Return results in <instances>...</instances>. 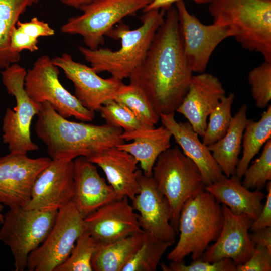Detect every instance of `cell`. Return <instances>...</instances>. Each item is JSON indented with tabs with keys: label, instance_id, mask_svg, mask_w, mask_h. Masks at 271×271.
I'll list each match as a JSON object with an SVG mask.
<instances>
[{
	"label": "cell",
	"instance_id": "24",
	"mask_svg": "<svg viewBox=\"0 0 271 271\" xmlns=\"http://www.w3.org/2000/svg\"><path fill=\"white\" fill-rule=\"evenodd\" d=\"M235 174L227 177L224 174L216 181L205 186L220 204L227 206L235 214H245L253 220L260 213L265 194L260 190L251 191L245 187Z\"/></svg>",
	"mask_w": 271,
	"mask_h": 271
},
{
	"label": "cell",
	"instance_id": "44",
	"mask_svg": "<svg viewBox=\"0 0 271 271\" xmlns=\"http://www.w3.org/2000/svg\"><path fill=\"white\" fill-rule=\"evenodd\" d=\"M4 208V205L0 204V222L2 223L4 219V214L2 213V211Z\"/></svg>",
	"mask_w": 271,
	"mask_h": 271
},
{
	"label": "cell",
	"instance_id": "1",
	"mask_svg": "<svg viewBox=\"0 0 271 271\" xmlns=\"http://www.w3.org/2000/svg\"><path fill=\"white\" fill-rule=\"evenodd\" d=\"M193 72L184 56L177 10L166 11L146 56L129 75L156 112L174 113L186 95Z\"/></svg>",
	"mask_w": 271,
	"mask_h": 271
},
{
	"label": "cell",
	"instance_id": "7",
	"mask_svg": "<svg viewBox=\"0 0 271 271\" xmlns=\"http://www.w3.org/2000/svg\"><path fill=\"white\" fill-rule=\"evenodd\" d=\"M58 211H45L25 207L10 208L4 214L0 241L8 246L15 271L27 267L29 254L45 240L56 220Z\"/></svg>",
	"mask_w": 271,
	"mask_h": 271
},
{
	"label": "cell",
	"instance_id": "25",
	"mask_svg": "<svg viewBox=\"0 0 271 271\" xmlns=\"http://www.w3.org/2000/svg\"><path fill=\"white\" fill-rule=\"evenodd\" d=\"M247 106L242 104L232 116L225 135L208 146L222 172L227 177L235 174L240 153L245 128L250 119L247 117Z\"/></svg>",
	"mask_w": 271,
	"mask_h": 271
},
{
	"label": "cell",
	"instance_id": "20",
	"mask_svg": "<svg viewBox=\"0 0 271 271\" xmlns=\"http://www.w3.org/2000/svg\"><path fill=\"white\" fill-rule=\"evenodd\" d=\"M74 163L72 201L83 218L103 205L121 198L99 174L95 164L84 156Z\"/></svg>",
	"mask_w": 271,
	"mask_h": 271
},
{
	"label": "cell",
	"instance_id": "15",
	"mask_svg": "<svg viewBox=\"0 0 271 271\" xmlns=\"http://www.w3.org/2000/svg\"><path fill=\"white\" fill-rule=\"evenodd\" d=\"M138 193L132 206L138 212L142 230L147 234L165 242L174 243L177 233L170 223V209L167 198L157 189L152 176L139 170Z\"/></svg>",
	"mask_w": 271,
	"mask_h": 271
},
{
	"label": "cell",
	"instance_id": "4",
	"mask_svg": "<svg viewBox=\"0 0 271 271\" xmlns=\"http://www.w3.org/2000/svg\"><path fill=\"white\" fill-rule=\"evenodd\" d=\"M208 10L213 23L228 27L243 49L271 62V0H213Z\"/></svg>",
	"mask_w": 271,
	"mask_h": 271
},
{
	"label": "cell",
	"instance_id": "14",
	"mask_svg": "<svg viewBox=\"0 0 271 271\" xmlns=\"http://www.w3.org/2000/svg\"><path fill=\"white\" fill-rule=\"evenodd\" d=\"M52 62L61 69L66 77L73 84L74 96L86 108L98 111L106 102L114 100L121 87L122 80L111 77H100L91 67L75 61L67 53L52 59Z\"/></svg>",
	"mask_w": 271,
	"mask_h": 271
},
{
	"label": "cell",
	"instance_id": "17",
	"mask_svg": "<svg viewBox=\"0 0 271 271\" xmlns=\"http://www.w3.org/2000/svg\"><path fill=\"white\" fill-rule=\"evenodd\" d=\"M85 230L98 244H108L143 231L129 199L123 197L99 207L84 218Z\"/></svg>",
	"mask_w": 271,
	"mask_h": 271
},
{
	"label": "cell",
	"instance_id": "2",
	"mask_svg": "<svg viewBox=\"0 0 271 271\" xmlns=\"http://www.w3.org/2000/svg\"><path fill=\"white\" fill-rule=\"evenodd\" d=\"M35 130L47 147L52 160H74L88 158L107 148L124 143L123 131L107 124L96 125L70 121L47 103L40 104Z\"/></svg>",
	"mask_w": 271,
	"mask_h": 271
},
{
	"label": "cell",
	"instance_id": "41",
	"mask_svg": "<svg viewBox=\"0 0 271 271\" xmlns=\"http://www.w3.org/2000/svg\"><path fill=\"white\" fill-rule=\"evenodd\" d=\"M250 237L255 246H265L271 251V227L254 231Z\"/></svg>",
	"mask_w": 271,
	"mask_h": 271
},
{
	"label": "cell",
	"instance_id": "33",
	"mask_svg": "<svg viewBox=\"0 0 271 271\" xmlns=\"http://www.w3.org/2000/svg\"><path fill=\"white\" fill-rule=\"evenodd\" d=\"M242 184L246 188L260 190L268 181H271V140L265 144L260 156L250 166L243 175Z\"/></svg>",
	"mask_w": 271,
	"mask_h": 271
},
{
	"label": "cell",
	"instance_id": "5",
	"mask_svg": "<svg viewBox=\"0 0 271 271\" xmlns=\"http://www.w3.org/2000/svg\"><path fill=\"white\" fill-rule=\"evenodd\" d=\"M223 222L222 205L206 190L188 199L179 218V240L167 255L170 261H181L189 254L192 260L201 258L221 232Z\"/></svg>",
	"mask_w": 271,
	"mask_h": 271
},
{
	"label": "cell",
	"instance_id": "12",
	"mask_svg": "<svg viewBox=\"0 0 271 271\" xmlns=\"http://www.w3.org/2000/svg\"><path fill=\"white\" fill-rule=\"evenodd\" d=\"M184 56L193 72H204L218 45L232 37L227 26L202 23L188 11L184 1L175 3Z\"/></svg>",
	"mask_w": 271,
	"mask_h": 271
},
{
	"label": "cell",
	"instance_id": "10",
	"mask_svg": "<svg viewBox=\"0 0 271 271\" xmlns=\"http://www.w3.org/2000/svg\"><path fill=\"white\" fill-rule=\"evenodd\" d=\"M59 68L48 55L39 57L27 71L24 88L35 102L49 103L62 117H73L83 122H91L95 112L85 108L59 81Z\"/></svg>",
	"mask_w": 271,
	"mask_h": 271
},
{
	"label": "cell",
	"instance_id": "32",
	"mask_svg": "<svg viewBox=\"0 0 271 271\" xmlns=\"http://www.w3.org/2000/svg\"><path fill=\"white\" fill-rule=\"evenodd\" d=\"M97 243L86 230L77 239L67 258L55 271H92L91 260Z\"/></svg>",
	"mask_w": 271,
	"mask_h": 271
},
{
	"label": "cell",
	"instance_id": "22",
	"mask_svg": "<svg viewBox=\"0 0 271 271\" xmlns=\"http://www.w3.org/2000/svg\"><path fill=\"white\" fill-rule=\"evenodd\" d=\"M87 158L101 168L109 185L120 197L131 201L138 193L139 163L129 153L115 146Z\"/></svg>",
	"mask_w": 271,
	"mask_h": 271
},
{
	"label": "cell",
	"instance_id": "13",
	"mask_svg": "<svg viewBox=\"0 0 271 271\" xmlns=\"http://www.w3.org/2000/svg\"><path fill=\"white\" fill-rule=\"evenodd\" d=\"M52 159L29 158L27 154L10 152L0 157V204L25 207L33 185Z\"/></svg>",
	"mask_w": 271,
	"mask_h": 271
},
{
	"label": "cell",
	"instance_id": "43",
	"mask_svg": "<svg viewBox=\"0 0 271 271\" xmlns=\"http://www.w3.org/2000/svg\"><path fill=\"white\" fill-rule=\"evenodd\" d=\"M65 5L79 9L93 0H58Z\"/></svg>",
	"mask_w": 271,
	"mask_h": 271
},
{
	"label": "cell",
	"instance_id": "26",
	"mask_svg": "<svg viewBox=\"0 0 271 271\" xmlns=\"http://www.w3.org/2000/svg\"><path fill=\"white\" fill-rule=\"evenodd\" d=\"M145 233H135L108 244H98L92 256L94 271H122L143 242Z\"/></svg>",
	"mask_w": 271,
	"mask_h": 271
},
{
	"label": "cell",
	"instance_id": "39",
	"mask_svg": "<svg viewBox=\"0 0 271 271\" xmlns=\"http://www.w3.org/2000/svg\"><path fill=\"white\" fill-rule=\"evenodd\" d=\"M16 26L30 36L38 39L41 37H49L55 34V30L49 25L34 17L28 22L19 20Z\"/></svg>",
	"mask_w": 271,
	"mask_h": 271
},
{
	"label": "cell",
	"instance_id": "30",
	"mask_svg": "<svg viewBox=\"0 0 271 271\" xmlns=\"http://www.w3.org/2000/svg\"><path fill=\"white\" fill-rule=\"evenodd\" d=\"M114 100L130 110L144 127H155L160 120V115L145 95L131 84H124L117 92Z\"/></svg>",
	"mask_w": 271,
	"mask_h": 271
},
{
	"label": "cell",
	"instance_id": "29",
	"mask_svg": "<svg viewBox=\"0 0 271 271\" xmlns=\"http://www.w3.org/2000/svg\"><path fill=\"white\" fill-rule=\"evenodd\" d=\"M173 244L146 234L143 242L122 271H156L162 256Z\"/></svg>",
	"mask_w": 271,
	"mask_h": 271
},
{
	"label": "cell",
	"instance_id": "8",
	"mask_svg": "<svg viewBox=\"0 0 271 271\" xmlns=\"http://www.w3.org/2000/svg\"><path fill=\"white\" fill-rule=\"evenodd\" d=\"M1 73L3 85L16 102L13 109L8 108L5 113L2 125L3 142L8 145L10 152L27 154L37 150L39 147L32 140L30 129L33 117L39 112L40 104L34 101L25 91L27 71L14 63Z\"/></svg>",
	"mask_w": 271,
	"mask_h": 271
},
{
	"label": "cell",
	"instance_id": "38",
	"mask_svg": "<svg viewBox=\"0 0 271 271\" xmlns=\"http://www.w3.org/2000/svg\"><path fill=\"white\" fill-rule=\"evenodd\" d=\"M38 43V39L30 36L16 26L13 28L10 36V46L14 52L20 53L24 50L35 52L39 49Z\"/></svg>",
	"mask_w": 271,
	"mask_h": 271
},
{
	"label": "cell",
	"instance_id": "37",
	"mask_svg": "<svg viewBox=\"0 0 271 271\" xmlns=\"http://www.w3.org/2000/svg\"><path fill=\"white\" fill-rule=\"evenodd\" d=\"M236 271H270L271 251L265 246H255L248 260L236 265Z\"/></svg>",
	"mask_w": 271,
	"mask_h": 271
},
{
	"label": "cell",
	"instance_id": "31",
	"mask_svg": "<svg viewBox=\"0 0 271 271\" xmlns=\"http://www.w3.org/2000/svg\"><path fill=\"white\" fill-rule=\"evenodd\" d=\"M235 95H225L209 115V122L203 136L202 143L208 146L222 138L226 133L232 120L231 107Z\"/></svg>",
	"mask_w": 271,
	"mask_h": 271
},
{
	"label": "cell",
	"instance_id": "27",
	"mask_svg": "<svg viewBox=\"0 0 271 271\" xmlns=\"http://www.w3.org/2000/svg\"><path fill=\"white\" fill-rule=\"evenodd\" d=\"M38 2V0H0V69L20 61V53L11 48V33L27 8Z\"/></svg>",
	"mask_w": 271,
	"mask_h": 271
},
{
	"label": "cell",
	"instance_id": "16",
	"mask_svg": "<svg viewBox=\"0 0 271 271\" xmlns=\"http://www.w3.org/2000/svg\"><path fill=\"white\" fill-rule=\"evenodd\" d=\"M73 192V160H52L36 178L25 208L58 211L72 200Z\"/></svg>",
	"mask_w": 271,
	"mask_h": 271
},
{
	"label": "cell",
	"instance_id": "18",
	"mask_svg": "<svg viewBox=\"0 0 271 271\" xmlns=\"http://www.w3.org/2000/svg\"><path fill=\"white\" fill-rule=\"evenodd\" d=\"M222 208L223 222L221 232L201 258L212 262L228 258L236 265L243 264L250 257L255 248L248 233L253 220L245 214H234L224 205H222Z\"/></svg>",
	"mask_w": 271,
	"mask_h": 271
},
{
	"label": "cell",
	"instance_id": "23",
	"mask_svg": "<svg viewBox=\"0 0 271 271\" xmlns=\"http://www.w3.org/2000/svg\"><path fill=\"white\" fill-rule=\"evenodd\" d=\"M172 136L162 125L158 127H142L131 131H123L120 138L124 141L116 147L131 155L140 164L143 173L152 176L154 164L159 155L171 147Z\"/></svg>",
	"mask_w": 271,
	"mask_h": 271
},
{
	"label": "cell",
	"instance_id": "40",
	"mask_svg": "<svg viewBox=\"0 0 271 271\" xmlns=\"http://www.w3.org/2000/svg\"><path fill=\"white\" fill-rule=\"evenodd\" d=\"M267 195L265 204L257 218L253 220L250 227L253 231L259 229L271 227V182L268 181L266 184Z\"/></svg>",
	"mask_w": 271,
	"mask_h": 271
},
{
	"label": "cell",
	"instance_id": "21",
	"mask_svg": "<svg viewBox=\"0 0 271 271\" xmlns=\"http://www.w3.org/2000/svg\"><path fill=\"white\" fill-rule=\"evenodd\" d=\"M162 125L171 132L183 154L197 166L206 186L223 175L208 146L201 142L199 135L188 122H177L174 113L160 115Z\"/></svg>",
	"mask_w": 271,
	"mask_h": 271
},
{
	"label": "cell",
	"instance_id": "9",
	"mask_svg": "<svg viewBox=\"0 0 271 271\" xmlns=\"http://www.w3.org/2000/svg\"><path fill=\"white\" fill-rule=\"evenodd\" d=\"M153 0H93L79 9L82 14L70 18L61 31L80 35L86 47L95 50L104 36L124 18L143 10Z\"/></svg>",
	"mask_w": 271,
	"mask_h": 271
},
{
	"label": "cell",
	"instance_id": "3",
	"mask_svg": "<svg viewBox=\"0 0 271 271\" xmlns=\"http://www.w3.org/2000/svg\"><path fill=\"white\" fill-rule=\"evenodd\" d=\"M165 14L164 9L144 12L140 17L142 24L138 28L130 30L124 24L113 28L106 36L121 40L118 50L99 48L92 50L80 46L79 50L97 73L108 72L111 77L122 80L129 77L145 59Z\"/></svg>",
	"mask_w": 271,
	"mask_h": 271
},
{
	"label": "cell",
	"instance_id": "34",
	"mask_svg": "<svg viewBox=\"0 0 271 271\" xmlns=\"http://www.w3.org/2000/svg\"><path fill=\"white\" fill-rule=\"evenodd\" d=\"M248 82L256 106L263 109L271 100V62L264 61L248 74Z\"/></svg>",
	"mask_w": 271,
	"mask_h": 271
},
{
	"label": "cell",
	"instance_id": "19",
	"mask_svg": "<svg viewBox=\"0 0 271 271\" xmlns=\"http://www.w3.org/2000/svg\"><path fill=\"white\" fill-rule=\"evenodd\" d=\"M226 95L221 82L210 73L193 75L188 91L176 111L183 115L195 132L203 137L210 112Z\"/></svg>",
	"mask_w": 271,
	"mask_h": 271
},
{
	"label": "cell",
	"instance_id": "42",
	"mask_svg": "<svg viewBox=\"0 0 271 271\" xmlns=\"http://www.w3.org/2000/svg\"><path fill=\"white\" fill-rule=\"evenodd\" d=\"M185 0H153V1L143 10V12L156 9H164L167 10L168 9L173 6V4L179 1H184ZM195 2L197 4H209L213 0H189Z\"/></svg>",
	"mask_w": 271,
	"mask_h": 271
},
{
	"label": "cell",
	"instance_id": "6",
	"mask_svg": "<svg viewBox=\"0 0 271 271\" xmlns=\"http://www.w3.org/2000/svg\"><path fill=\"white\" fill-rule=\"evenodd\" d=\"M157 189L167 199L170 223L177 232L182 208L191 197L205 190L196 164L176 146L158 157L152 171Z\"/></svg>",
	"mask_w": 271,
	"mask_h": 271
},
{
	"label": "cell",
	"instance_id": "28",
	"mask_svg": "<svg viewBox=\"0 0 271 271\" xmlns=\"http://www.w3.org/2000/svg\"><path fill=\"white\" fill-rule=\"evenodd\" d=\"M271 138V106L269 104L259 120L252 119L246 125L242 137L243 153L238 160L235 174L241 179L252 159Z\"/></svg>",
	"mask_w": 271,
	"mask_h": 271
},
{
	"label": "cell",
	"instance_id": "45",
	"mask_svg": "<svg viewBox=\"0 0 271 271\" xmlns=\"http://www.w3.org/2000/svg\"><path fill=\"white\" fill-rule=\"evenodd\" d=\"M38 1H39V0H38Z\"/></svg>",
	"mask_w": 271,
	"mask_h": 271
},
{
	"label": "cell",
	"instance_id": "11",
	"mask_svg": "<svg viewBox=\"0 0 271 271\" xmlns=\"http://www.w3.org/2000/svg\"><path fill=\"white\" fill-rule=\"evenodd\" d=\"M85 230L84 218L72 200L58 210L48 235L29 254L26 268L30 271H55L69 256Z\"/></svg>",
	"mask_w": 271,
	"mask_h": 271
},
{
	"label": "cell",
	"instance_id": "36",
	"mask_svg": "<svg viewBox=\"0 0 271 271\" xmlns=\"http://www.w3.org/2000/svg\"><path fill=\"white\" fill-rule=\"evenodd\" d=\"M163 271H236V265L233 261L228 258L209 262L203 260L201 258L193 260L187 265L184 260L171 261L169 265L160 263Z\"/></svg>",
	"mask_w": 271,
	"mask_h": 271
},
{
	"label": "cell",
	"instance_id": "35",
	"mask_svg": "<svg viewBox=\"0 0 271 271\" xmlns=\"http://www.w3.org/2000/svg\"><path fill=\"white\" fill-rule=\"evenodd\" d=\"M106 124L131 131L144 127L134 113L114 100L105 103L98 111Z\"/></svg>",
	"mask_w": 271,
	"mask_h": 271
}]
</instances>
